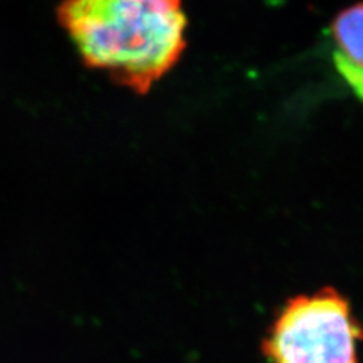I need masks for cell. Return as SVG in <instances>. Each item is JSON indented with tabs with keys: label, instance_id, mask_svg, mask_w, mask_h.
Segmentation results:
<instances>
[{
	"label": "cell",
	"instance_id": "obj_2",
	"mask_svg": "<svg viewBox=\"0 0 363 363\" xmlns=\"http://www.w3.org/2000/svg\"><path fill=\"white\" fill-rule=\"evenodd\" d=\"M363 327L333 288L291 298L272 323L262 351L269 363H359Z\"/></svg>",
	"mask_w": 363,
	"mask_h": 363
},
{
	"label": "cell",
	"instance_id": "obj_4",
	"mask_svg": "<svg viewBox=\"0 0 363 363\" xmlns=\"http://www.w3.org/2000/svg\"><path fill=\"white\" fill-rule=\"evenodd\" d=\"M337 73L344 79V82L351 88L353 94L363 104V68L345 64L342 61L333 60Z\"/></svg>",
	"mask_w": 363,
	"mask_h": 363
},
{
	"label": "cell",
	"instance_id": "obj_3",
	"mask_svg": "<svg viewBox=\"0 0 363 363\" xmlns=\"http://www.w3.org/2000/svg\"><path fill=\"white\" fill-rule=\"evenodd\" d=\"M333 60L363 68V4L339 13L332 23Z\"/></svg>",
	"mask_w": 363,
	"mask_h": 363
},
{
	"label": "cell",
	"instance_id": "obj_1",
	"mask_svg": "<svg viewBox=\"0 0 363 363\" xmlns=\"http://www.w3.org/2000/svg\"><path fill=\"white\" fill-rule=\"evenodd\" d=\"M56 17L86 67L138 94L186 48L182 0H61Z\"/></svg>",
	"mask_w": 363,
	"mask_h": 363
}]
</instances>
